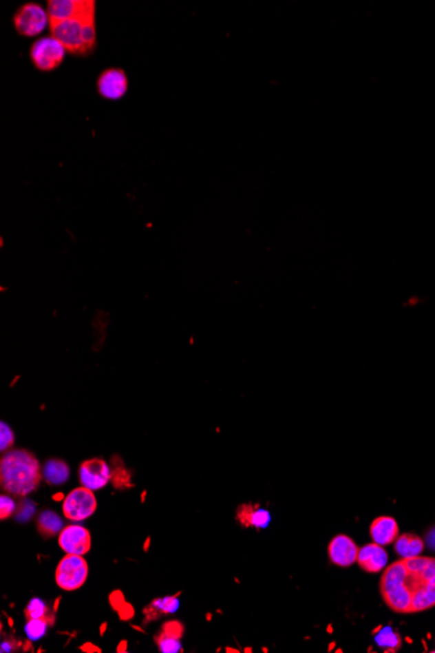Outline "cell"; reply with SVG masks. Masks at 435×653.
<instances>
[{"instance_id": "6da1fadb", "label": "cell", "mask_w": 435, "mask_h": 653, "mask_svg": "<svg viewBox=\"0 0 435 653\" xmlns=\"http://www.w3.org/2000/svg\"><path fill=\"white\" fill-rule=\"evenodd\" d=\"M50 32L67 52L87 58L98 46L96 0H49Z\"/></svg>"}, {"instance_id": "7a4b0ae2", "label": "cell", "mask_w": 435, "mask_h": 653, "mask_svg": "<svg viewBox=\"0 0 435 653\" xmlns=\"http://www.w3.org/2000/svg\"><path fill=\"white\" fill-rule=\"evenodd\" d=\"M400 584L412 596V613L435 606V558H403L388 566L381 585Z\"/></svg>"}, {"instance_id": "3957f363", "label": "cell", "mask_w": 435, "mask_h": 653, "mask_svg": "<svg viewBox=\"0 0 435 653\" xmlns=\"http://www.w3.org/2000/svg\"><path fill=\"white\" fill-rule=\"evenodd\" d=\"M41 479L39 462L26 450L8 451L0 460L1 489L8 495L28 496L36 490Z\"/></svg>"}, {"instance_id": "277c9868", "label": "cell", "mask_w": 435, "mask_h": 653, "mask_svg": "<svg viewBox=\"0 0 435 653\" xmlns=\"http://www.w3.org/2000/svg\"><path fill=\"white\" fill-rule=\"evenodd\" d=\"M67 54L65 48L55 37H41L32 43L29 59L36 71L50 73L61 68Z\"/></svg>"}, {"instance_id": "5b68a950", "label": "cell", "mask_w": 435, "mask_h": 653, "mask_svg": "<svg viewBox=\"0 0 435 653\" xmlns=\"http://www.w3.org/2000/svg\"><path fill=\"white\" fill-rule=\"evenodd\" d=\"M12 24L19 36L33 38L42 34L50 25L49 12L34 1L24 3L13 13Z\"/></svg>"}, {"instance_id": "8992f818", "label": "cell", "mask_w": 435, "mask_h": 653, "mask_svg": "<svg viewBox=\"0 0 435 653\" xmlns=\"http://www.w3.org/2000/svg\"><path fill=\"white\" fill-rule=\"evenodd\" d=\"M89 575V566L83 556L67 554L61 558L56 572V584L64 591H76L85 584Z\"/></svg>"}, {"instance_id": "52a82bcc", "label": "cell", "mask_w": 435, "mask_h": 653, "mask_svg": "<svg viewBox=\"0 0 435 653\" xmlns=\"http://www.w3.org/2000/svg\"><path fill=\"white\" fill-rule=\"evenodd\" d=\"M97 510V499L93 490L80 486L73 489L63 501V512L67 519L73 521L87 519Z\"/></svg>"}, {"instance_id": "ba28073f", "label": "cell", "mask_w": 435, "mask_h": 653, "mask_svg": "<svg viewBox=\"0 0 435 653\" xmlns=\"http://www.w3.org/2000/svg\"><path fill=\"white\" fill-rule=\"evenodd\" d=\"M96 86L99 97L106 101H119L128 93L129 79L123 68L109 67L99 73Z\"/></svg>"}, {"instance_id": "9c48e42d", "label": "cell", "mask_w": 435, "mask_h": 653, "mask_svg": "<svg viewBox=\"0 0 435 653\" xmlns=\"http://www.w3.org/2000/svg\"><path fill=\"white\" fill-rule=\"evenodd\" d=\"M59 545L67 554L84 556L92 548V535L83 526H67L59 533Z\"/></svg>"}, {"instance_id": "30bf717a", "label": "cell", "mask_w": 435, "mask_h": 653, "mask_svg": "<svg viewBox=\"0 0 435 653\" xmlns=\"http://www.w3.org/2000/svg\"><path fill=\"white\" fill-rule=\"evenodd\" d=\"M80 481L90 490H99L109 484L111 470L103 459L85 460L80 467Z\"/></svg>"}, {"instance_id": "8fae6325", "label": "cell", "mask_w": 435, "mask_h": 653, "mask_svg": "<svg viewBox=\"0 0 435 653\" xmlns=\"http://www.w3.org/2000/svg\"><path fill=\"white\" fill-rule=\"evenodd\" d=\"M359 550L360 548L347 535L335 536L328 544L330 561L340 568H348L357 562Z\"/></svg>"}, {"instance_id": "7c38bea8", "label": "cell", "mask_w": 435, "mask_h": 653, "mask_svg": "<svg viewBox=\"0 0 435 653\" xmlns=\"http://www.w3.org/2000/svg\"><path fill=\"white\" fill-rule=\"evenodd\" d=\"M184 626L178 621H169L163 625L162 631L156 636L159 651L163 653H176L182 651Z\"/></svg>"}, {"instance_id": "4fadbf2b", "label": "cell", "mask_w": 435, "mask_h": 653, "mask_svg": "<svg viewBox=\"0 0 435 653\" xmlns=\"http://www.w3.org/2000/svg\"><path fill=\"white\" fill-rule=\"evenodd\" d=\"M387 559L388 557L382 545L373 543L365 545L359 550L357 563L366 572H379L386 568Z\"/></svg>"}, {"instance_id": "5bb4252c", "label": "cell", "mask_w": 435, "mask_h": 653, "mask_svg": "<svg viewBox=\"0 0 435 653\" xmlns=\"http://www.w3.org/2000/svg\"><path fill=\"white\" fill-rule=\"evenodd\" d=\"M370 536L376 544H392L399 537V526L391 517H378L370 526Z\"/></svg>"}, {"instance_id": "9a60e30c", "label": "cell", "mask_w": 435, "mask_h": 653, "mask_svg": "<svg viewBox=\"0 0 435 653\" xmlns=\"http://www.w3.org/2000/svg\"><path fill=\"white\" fill-rule=\"evenodd\" d=\"M237 520L244 527L266 528L271 521V515L267 510L259 508V505L244 504L236 511Z\"/></svg>"}, {"instance_id": "2e32d148", "label": "cell", "mask_w": 435, "mask_h": 653, "mask_svg": "<svg viewBox=\"0 0 435 653\" xmlns=\"http://www.w3.org/2000/svg\"><path fill=\"white\" fill-rule=\"evenodd\" d=\"M179 608V599L176 596H167V597H160L154 600L150 605H147L144 609L146 621H157L158 618L163 616H169L178 610Z\"/></svg>"}, {"instance_id": "e0dca14e", "label": "cell", "mask_w": 435, "mask_h": 653, "mask_svg": "<svg viewBox=\"0 0 435 653\" xmlns=\"http://www.w3.org/2000/svg\"><path fill=\"white\" fill-rule=\"evenodd\" d=\"M63 526L61 517L51 510L42 511L36 519V530L45 539L59 535L63 531Z\"/></svg>"}, {"instance_id": "ac0fdd59", "label": "cell", "mask_w": 435, "mask_h": 653, "mask_svg": "<svg viewBox=\"0 0 435 653\" xmlns=\"http://www.w3.org/2000/svg\"><path fill=\"white\" fill-rule=\"evenodd\" d=\"M43 477L47 484H64L70 477V467L64 460H47L43 467Z\"/></svg>"}, {"instance_id": "d6986e66", "label": "cell", "mask_w": 435, "mask_h": 653, "mask_svg": "<svg viewBox=\"0 0 435 653\" xmlns=\"http://www.w3.org/2000/svg\"><path fill=\"white\" fill-rule=\"evenodd\" d=\"M423 540L416 535H403L395 540V550L403 558L420 556L423 550Z\"/></svg>"}, {"instance_id": "ffe728a7", "label": "cell", "mask_w": 435, "mask_h": 653, "mask_svg": "<svg viewBox=\"0 0 435 653\" xmlns=\"http://www.w3.org/2000/svg\"><path fill=\"white\" fill-rule=\"evenodd\" d=\"M375 641L381 648L387 650V652H396L401 647V638L399 634L388 626L376 631Z\"/></svg>"}, {"instance_id": "44dd1931", "label": "cell", "mask_w": 435, "mask_h": 653, "mask_svg": "<svg viewBox=\"0 0 435 653\" xmlns=\"http://www.w3.org/2000/svg\"><path fill=\"white\" fill-rule=\"evenodd\" d=\"M25 617L28 619H42V618H47V619H51L55 622V617L54 614L51 613L49 606L46 605V603L39 599V597H34L28 606L25 609Z\"/></svg>"}, {"instance_id": "7402d4cb", "label": "cell", "mask_w": 435, "mask_h": 653, "mask_svg": "<svg viewBox=\"0 0 435 653\" xmlns=\"http://www.w3.org/2000/svg\"><path fill=\"white\" fill-rule=\"evenodd\" d=\"M54 625V621L42 618V619H28V623L25 625V632L26 636L30 641H39L41 638L45 636L47 628Z\"/></svg>"}, {"instance_id": "603a6c76", "label": "cell", "mask_w": 435, "mask_h": 653, "mask_svg": "<svg viewBox=\"0 0 435 653\" xmlns=\"http://www.w3.org/2000/svg\"><path fill=\"white\" fill-rule=\"evenodd\" d=\"M0 429H1V442H0V450L1 451H6L7 448H11L13 445V441H14V437H13L12 429L7 425L6 423L0 424Z\"/></svg>"}, {"instance_id": "cb8c5ba5", "label": "cell", "mask_w": 435, "mask_h": 653, "mask_svg": "<svg viewBox=\"0 0 435 653\" xmlns=\"http://www.w3.org/2000/svg\"><path fill=\"white\" fill-rule=\"evenodd\" d=\"M0 504H1L0 505V514H1L0 518L3 520L10 518L12 515L14 508H16V504L13 502V499L7 496H1Z\"/></svg>"}, {"instance_id": "d4e9b609", "label": "cell", "mask_w": 435, "mask_h": 653, "mask_svg": "<svg viewBox=\"0 0 435 653\" xmlns=\"http://www.w3.org/2000/svg\"><path fill=\"white\" fill-rule=\"evenodd\" d=\"M426 544L430 549H435V527L426 535Z\"/></svg>"}]
</instances>
